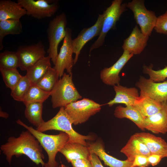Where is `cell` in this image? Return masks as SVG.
<instances>
[{
  "instance_id": "cell-1",
  "label": "cell",
  "mask_w": 167,
  "mask_h": 167,
  "mask_svg": "<svg viewBox=\"0 0 167 167\" xmlns=\"http://www.w3.org/2000/svg\"><path fill=\"white\" fill-rule=\"evenodd\" d=\"M0 149L10 164L12 157H19L22 155L27 156L37 165L45 164L42 147L35 137L28 131H23L18 137H9L7 142L1 146Z\"/></svg>"
},
{
  "instance_id": "cell-2",
  "label": "cell",
  "mask_w": 167,
  "mask_h": 167,
  "mask_svg": "<svg viewBox=\"0 0 167 167\" xmlns=\"http://www.w3.org/2000/svg\"><path fill=\"white\" fill-rule=\"evenodd\" d=\"M16 122L30 132L47 152L48 160L43 167H58V164L55 160L56 156L68 141V135L62 131H60L58 135H47L38 131L32 126H28L19 119Z\"/></svg>"
},
{
  "instance_id": "cell-3",
  "label": "cell",
  "mask_w": 167,
  "mask_h": 167,
  "mask_svg": "<svg viewBox=\"0 0 167 167\" xmlns=\"http://www.w3.org/2000/svg\"><path fill=\"white\" fill-rule=\"evenodd\" d=\"M72 121L66 113L64 107H60L57 114L52 118L44 122L36 130L41 132L50 130H55L62 131L69 136L68 142H77L88 147L86 140H91L93 138L90 135L85 136L78 133L73 128Z\"/></svg>"
},
{
  "instance_id": "cell-4",
  "label": "cell",
  "mask_w": 167,
  "mask_h": 167,
  "mask_svg": "<svg viewBox=\"0 0 167 167\" xmlns=\"http://www.w3.org/2000/svg\"><path fill=\"white\" fill-rule=\"evenodd\" d=\"M50 96L53 108L64 107L82 98L73 82L72 73H64L56 83Z\"/></svg>"
},
{
  "instance_id": "cell-5",
  "label": "cell",
  "mask_w": 167,
  "mask_h": 167,
  "mask_svg": "<svg viewBox=\"0 0 167 167\" xmlns=\"http://www.w3.org/2000/svg\"><path fill=\"white\" fill-rule=\"evenodd\" d=\"M67 22L66 15L63 12L50 20L49 24L47 33L49 47L47 53L54 65L58 54V45L66 35Z\"/></svg>"
},
{
  "instance_id": "cell-6",
  "label": "cell",
  "mask_w": 167,
  "mask_h": 167,
  "mask_svg": "<svg viewBox=\"0 0 167 167\" xmlns=\"http://www.w3.org/2000/svg\"><path fill=\"white\" fill-rule=\"evenodd\" d=\"M101 106L92 100L84 98L72 102L64 108L73 124L77 125L85 122L99 112Z\"/></svg>"
},
{
  "instance_id": "cell-7",
  "label": "cell",
  "mask_w": 167,
  "mask_h": 167,
  "mask_svg": "<svg viewBox=\"0 0 167 167\" xmlns=\"http://www.w3.org/2000/svg\"><path fill=\"white\" fill-rule=\"evenodd\" d=\"M122 0H114L104 11V16L100 34L96 41L91 46L90 51L97 49L103 44L108 32L115 27L122 13L126 11L127 3H122Z\"/></svg>"
},
{
  "instance_id": "cell-8",
  "label": "cell",
  "mask_w": 167,
  "mask_h": 167,
  "mask_svg": "<svg viewBox=\"0 0 167 167\" xmlns=\"http://www.w3.org/2000/svg\"><path fill=\"white\" fill-rule=\"evenodd\" d=\"M126 6L133 12L141 32L147 36H150L157 19L155 12L146 8L143 0H133L127 4Z\"/></svg>"
},
{
  "instance_id": "cell-9",
  "label": "cell",
  "mask_w": 167,
  "mask_h": 167,
  "mask_svg": "<svg viewBox=\"0 0 167 167\" xmlns=\"http://www.w3.org/2000/svg\"><path fill=\"white\" fill-rule=\"evenodd\" d=\"M72 40L71 29L66 28V35L54 67L60 78L63 75L65 70H66L67 74L72 73L73 66L74 64V60L72 57L73 53Z\"/></svg>"
},
{
  "instance_id": "cell-10",
  "label": "cell",
  "mask_w": 167,
  "mask_h": 167,
  "mask_svg": "<svg viewBox=\"0 0 167 167\" xmlns=\"http://www.w3.org/2000/svg\"><path fill=\"white\" fill-rule=\"evenodd\" d=\"M17 2L25 10L27 15L38 19L51 17L58 7L57 2L49 0H18Z\"/></svg>"
},
{
  "instance_id": "cell-11",
  "label": "cell",
  "mask_w": 167,
  "mask_h": 167,
  "mask_svg": "<svg viewBox=\"0 0 167 167\" xmlns=\"http://www.w3.org/2000/svg\"><path fill=\"white\" fill-rule=\"evenodd\" d=\"M19 60V68L27 71L39 60L45 56L46 52L41 41L31 45L21 46L16 51Z\"/></svg>"
},
{
  "instance_id": "cell-12",
  "label": "cell",
  "mask_w": 167,
  "mask_h": 167,
  "mask_svg": "<svg viewBox=\"0 0 167 167\" xmlns=\"http://www.w3.org/2000/svg\"><path fill=\"white\" fill-rule=\"evenodd\" d=\"M104 16V13L99 14L95 24L91 27L84 28L77 36L72 40L73 53L75 54L74 64L77 62L82 49L85 45L94 37L99 36L101 32Z\"/></svg>"
},
{
  "instance_id": "cell-13",
  "label": "cell",
  "mask_w": 167,
  "mask_h": 167,
  "mask_svg": "<svg viewBox=\"0 0 167 167\" xmlns=\"http://www.w3.org/2000/svg\"><path fill=\"white\" fill-rule=\"evenodd\" d=\"M136 85L149 97L158 101H167V81L156 82L149 79L141 77Z\"/></svg>"
},
{
  "instance_id": "cell-14",
  "label": "cell",
  "mask_w": 167,
  "mask_h": 167,
  "mask_svg": "<svg viewBox=\"0 0 167 167\" xmlns=\"http://www.w3.org/2000/svg\"><path fill=\"white\" fill-rule=\"evenodd\" d=\"M133 55L127 51H124L122 55L114 64L109 67L105 68L101 71L100 76L102 81L105 84L110 86L119 85V73Z\"/></svg>"
},
{
  "instance_id": "cell-15",
  "label": "cell",
  "mask_w": 167,
  "mask_h": 167,
  "mask_svg": "<svg viewBox=\"0 0 167 167\" xmlns=\"http://www.w3.org/2000/svg\"><path fill=\"white\" fill-rule=\"evenodd\" d=\"M149 36L143 34L137 25L133 28L129 36L124 41V51L134 54H140L147 45Z\"/></svg>"
},
{
  "instance_id": "cell-16",
  "label": "cell",
  "mask_w": 167,
  "mask_h": 167,
  "mask_svg": "<svg viewBox=\"0 0 167 167\" xmlns=\"http://www.w3.org/2000/svg\"><path fill=\"white\" fill-rule=\"evenodd\" d=\"M145 129L155 134L167 132V101L163 102L161 109L156 114L144 118Z\"/></svg>"
},
{
  "instance_id": "cell-17",
  "label": "cell",
  "mask_w": 167,
  "mask_h": 167,
  "mask_svg": "<svg viewBox=\"0 0 167 167\" xmlns=\"http://www.w3.org/2000/svg\"><path fill=\"white\" fill-rule=\"evenodd\" d=\"M134 135L147 146L151 154L167 157V143L161 137L143 132L136 133Z\"/></svg>"
},
{
  "instance_id": "cell-18",
  "label": "cell",
  "mask_w": 167,
  "mask_h": 167,
  "mask_svg": "<svg viewBox=\"0 0 167 167\" xmlns=\"http://www.w3.org/2000/svg\"><path fill=\"white\" fill-rule=\"evenodd\" d=\"M113 88L115 95L113 100L107 103L109 106L118 104L132 106L139 96L138 89L135 88H128L119 84L114 86Z\"/></svg>"
},
{
  "instance_id": "cell-19",
  "label": "cell",
  "mask_w": 167,
  "mask_h": 167,
  "mask_svg": "<svg viewBox=\"0 0 167 167\" xmlns=\"http://www.w3.org/2000/svg\"><path fill=\"white\" fill-rule=\"evenodd\" d=\"M163 102L149 97L146 94L140 92V95L133 107L138 110L144 118L158 113L163 106Z\"/></svg>"
},
{
  "instance_id": "cell-20",
  "label": "cell",
  "mask_w": 167,
  "mask_h": 167,
  "mask_svg": "<svg viewBox=\"0 0 167 167\" xmlns=\"http://www.w3.org/2000/svg\"><path fill=\"white\" fill-rule=\"evenodd\" d=\"M88 147L90 153L96 154L105 165L110 167H131L133 163L127 160H119L108 154L102 144L99 141L88 144Z\"/></svg>"
},
{
  "instance_id": "cell-21",
  "label": "cell",
  "mask_w": 167,
  "mask_h": 167,
  "mask_svg": "<svg viewBox=\"0 0 167 167\" xmlns=\"http://www.w3.org/2000/svg\"><path fill=\"white\" fill-rule=\"evenodd\" d=\"M120 152L126 156L127 160L132 163L136 156L141 155L148 157L151 154L147 146L134 135L131 136Z\"/></svg>"
},
{
  "instance_id": "cell-22",
  "label": "cell",
  "mask_w": 167,
  "mask_h": 167,
  "mask_svg": "<svg viewBox=\"0 0 167 167\" xmlns=\"http://www.w3.org/2000/svg\"><path fill=\"white\" fill-rule=\"evenodd\" d=\"M26 15V11L17 2L10 0L0 1V21L20 20Z\"/></svg>"
},
{
  "instance_id": "cell-23",
  "label": "cell",
  "mask_w": 167,
  "mask_h": 167,
  "mask_svg": "<svg viewBox=\"0 0 167 167\" xmlns=\"http://www.w3.org/2000/svg\"><path fill=\"white\" fill-rule=\"evenodd\" d=\"M59 152L65 157L67 161L85 158L89 159L91 154L88 147L77 142H68Z\"/></svg>"
},
{
  "instance_id": "cell-24",
  "label": "cell",
  "mask_w": 167,
  "mask_h": 167,
  "mask_svg": "<svg viewBox=\"0 0 167 167\" xmlns=\"http://www.w3.org/2000/svg\"><path fill=\"white\" fill-rule=\"evenodd\" d=\"M114 114L118 118L130 119L142 130L145 129L144 118L138 110L132 106H118L115 108Z\"/></svg>"
},
{
  "instance_id": "cell-25",
  "label": "cell",
  "mask_w": 167,
  "mask_h": 167,
  "mask_svg": "<svg viewBox=\"0 0 167 167\" xmlns=\"http://www.w3.org/2000/svg\"><path fill=\"white\" fill-rule=\"evenodd\" d=\"M50 58L45 56L28 69L26 75L32 84H36L51 67Z\"/></svg>"
},
{
  "instance_id": "cell-26",
  "label": "cell",
  "mask_w": 167,
  "mask_h": 167,
  "mask_svg": "<svg viewBox=\"0 0 167 167\" xmlns=\"http://www.w3.org/2000/svg\"><path fill=\"white\" fill-rule=\"evenodd\" d=\"M43 103L31 102L25 104L26 106L25 117L31 124L36 128L45 122L42 118Z\"/></svg>"
},
{
  "instance_id": "cell-27",
  "label": "cell",
  "mask_w": 167,
  "mask_h": 167,
  "mask_svg": "<svg viewBox=\"0 0 167 167\" xmlns=\"http://www.w3.org/2000/svg\"><path fill=\"white\" fill-rule=\"evenodd\" d=\"M22 32V26L20 20L7 19L0 21V50L3 48V41L6 36L9 34H19Z\"/></svg>"
},
{
  "instance_id": "cell-28",
  "label": "cell",
  "mask_w": 167,
  "mask_h": 167,
  "mask_svg": "<svg viewBox=\"0 0 167 167\" xmlns=\"http://www.w3.org/2000/svg\"><path fill=\"white\" fill-rule=\"evenodd\" d=\"M59 78L56 70L51 67L36 84L44 91L51 92Z\"/></svg>"
},
{
  "instance_id": "cell-29",
  "label": "cell",
  "mask_w": 167,
  "mask_h": 167,
  "mask_svg": "<svg viewBox=\"0 0 167 167\" xmlns=\"http://www.w3.org/2000/svg\"><path fill=\"white\" fill-rule=\"evenodd\" d=\"M51 95V92L42 90L36 84H32L23 101L25 104L31 102L43 103Z\"/></svg>"
},
{
  "instance_id": "cell-30",
  "label": "cell",
  "mask_w": 167,
  "mask_h": 167,
  "mask_svg": "<svg viewBox=\"0 0 167 167\" xmlns=\"http://www.w3.org/2000/svg\"><path fill=\"white\" fill-rule=\"evenodd\" d=\"M32 84L26 75L22 76L17 84L11 90V96L15 100L23 102Z\"/></svg>"
},
{
  "instance_id": "cell-31",
  "label": "cell",
  "mask_w": 167,
  "mask_h": 167,
  "mask_svg": "<svg viewBox=\"0 0 167 167\" xmlns=\"http://www.w3.org/2000/svg\"><path fill=\"white\" fill-rule=\"evenodd\" d=\"M19 60L16 52L6 50L0 54V68L17 69L19 67Z\"/></svg>"
},
{
  "instance_id": "cell-32",
  "label": "cell",
  "mask_w": 167,
  "mask_h": 167,
  "mask_svg": "<svg viewBox=\"0 0 167 167\" xmlns=\"http://www.w3.org/2000/svg\"><path fill=\"white\" fill-rule=\"evenodd\" d=\"M0 71L6 85L11 90L15 88L22 77L17 69L0 68Z\"/></svg>"
},
{
  "instance_id": "cell-33",
  "label": "cell",
  "mask_w": 167,
  "mask_h": 167,
  "mask_svg": "<svg viewBox=\"0 0 167 167\" xmlns=\"http://www.w3.org/2000/svg\"><path fill=\"white\" fill-rule=\"evenodd\" d=\"M143 70L144 73L149 76V79L154 82L164 81L167 78V66L162 69L154 70L150 67L144 66Z\"/></svg>"
},
{
  "instance_id": "cell-34",
  "label": "cell",
  "mask_w": 167,
  "mask_h": 167,
  "mask_svg": "<svg viewBox=\"0 0 167 167\" xmlns=\"http://www.w3.org/2000/svg\"><path fill=\"white\" fill-rule=\"evenodd\" d=\"M154 29L158 33L167 35V11L157 17Z\"/></svg>"
},
{
  "instance_id": "cell-35",
  "label": "cell",
  "mask_w": 167,
  "mask_h": 167,
  "mask_svg": "<svg viewBox=\"0 0 167 167\" xmlns=\"http://www.w3.org/2000/svg\"><path fill=\"white\" fill-rule=\"evenodd\" d=\"M148 157L143 155L136 156L131 167H147L149 165Z\"/></svg>"
},
{
  "instance_id": "cell-36",
  "label": "cell",
  "mask_w": 167,
  "mask_h": 167,
  "mask_svg": "<svg viewBox=\"0 0 167 167\" xmlns=\"http://www.w3.org/2000/svg\"><path fill=\"white\" fill-rule=\"evenodd\" d=\"M71 162L73 167H93L90 160L85 158L73 160Z\"/></svg>"
},
{
  "instance_id": "cell-37",
  "label": "cell",
  "mask_w": 167,
  "mask_h": 167,
  "mask_svg": "<svg viewBox=\"0 0 167 167\" xmlns=\"http://www.w3.org/2000/svg\"><path fill=\"white\" fill-rule=\"evenodd\" d=\"M163 158L164 157L161 155L151 154L148 157V160L150 165L154 166L158 164Z\"/></svg>"
},
{
  "instance_id": "cell-38",
  "label": "cell",
  "mask_w": 167,
  "mask_h": 167,
  "mask_svg": "<svg viewBox=\"0 0 167 167\" xmlns=\"http://www.w3.org/2000/svg\"><path fill=\"white\" fill-rule=\"evenodd\" d=\"M89 159L93 167H104L102 165L99 157L95 154L91 153Z\"/></svg>"
},
{
  "instance_id": "cell-39",
  "label": "cell",
  "mask_w": 167,
  "mask_h": 167,
  "mask_svg": "<svg viewBox=\"0 0 167 167\" xmlns=\"http://www.w3.org/2000/svg\"><path fill=\"white\" fill-rule=\"evenodd\" d=\"M0 116L5 118H7L9 117V114L7 113L2 111L1 110V108H0Z\"/></svg>"
},
{
  "instance_id": "cell-40",
  "label": "cell",
  "mask_w": 167,
  "mask_h": 167,
  "mask_svg": "<svg viewBox=\"0 0 167 167\" xmlns=\"http://www.w3.org/2000/svg\"><path fill=\"white\" fill-rule=\"evenodd\" d=\"M61 165L62 167H68V166H66L63 164H61Z\"/></svg>"
},
{
  "instance_id": "cell-41",
  "label": "cell",
  "mask_w": 167,
  "mask_h": 167,
  "mask_svg": "<svg viewBox=\"0 0 167 167\" xmlns=\"http://www.w3.org/2000/svg\"><path fill=\"white\" fill-rule=\"evenodd\" d=\"M58 167H62L61 165L58 166Z\"/></svg>"
}]
</instances>
